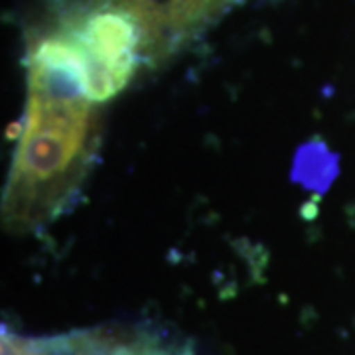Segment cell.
Wrapping results in <instances>:
<instances>
[{"label":"cell","mask_w":355,"mask_h":355,"mask_svg":"<svg viewBox=\"0 0 355 355\" xmlns=\"http://www.w3.org/2000/svg\"><path fill=\"white\" fill-rule=\"evenodd\" d=\"M20 137L2 196L4 227L30 235L71 209L97 158L103 105L76 77L42 62H26Z\"/></svg>","instance_id":"6da1fadb"},{"label":"cell","mask_w":355,"mask_h":355,"mask_svg":"<svg viewBox=\"0 0 355 355\" xmlns=\"http://www.w3.org/2000/svg\"><path fill=\"white\" fill-rule=\"evenodd\" d=\"M2 355H184V349L158 331L116 326L51 338H24L2 330Z\"/></svg>","instance_id":"7a4b0ae2"},{"label":"cell","mask_w":355,"mask_h":355,"mask_svg":"<svg viewBox=\"0 0 355 355\" xmlns=\"http://www.w3.org/2000/svg\"><path fill=\"white\" fill-rule=\"evenodd\" d=\"M164 64L243 0H146Z\"/></svg>","instance_id":"3957f363"}]
</instances>
